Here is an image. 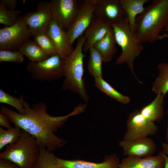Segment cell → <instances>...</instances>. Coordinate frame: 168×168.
I'll list each match as a JSON object with an SVG mask.
<instances>
[{"mask_svg":"<svg viewBox=\"0 0 168 168\" xmlns=\"http://www.w3.org/2000/svg\"><path fill=\"white\" fill-rule=\"evenodd\" d=\"M23 103L24 114L3 106H1L0 111L7 116L15 126L35 138L40 148H44L51 152L62 147L66 143V140L58 137L55 133L70 117L82 113L86 108L85 105L80 104L67 115L54 116L48 114L47 105L43 102L35 103L31 107L24 99Z\"/></svg>","mask_w":168,"mask_h":168,"instance_id":"6da1fadb","label":"cell"},{"mask_svg":"<svg viewBox=\"0 0 168 168\" xmlns=\"http://www.w3.org/2000/svg\"><path fill=\"white\" fill-rule=\"evenodd\" d=\"M134 33L142 43H153L160 31L168 26V0H154L136 18Z\"/></svg>","mask_w":168,"mask_h":168,"instance_id":"7a4b0ae2","label":"cell"},{"mask_svg":"<svg viewBox=\"0 0 168 168\" xmlns=\"http://www.w3.org/2000/svg\"><path fill=\"white\" fill-rule=\"evenodd\" d=\"M86 40L83 34L80 36L77 39L75 49L65 59V79L61 89L62 91L69 90L77 94L86 103L90 98L83 78V58L85 55L82 52Z\"/></svg>","mask_w":168,"mask_h":168,"instance_id":"3957f363","label":"cell"},{"mask_svg":"<svg viewBox=\"0 0 168 168\" xmlns=\"http://www.w3.org/2000/svg\"><path fill=\"white\" fill-rule=\"evenodd\" d=\"M111 25L116 43L122 49L121 53L115 60V63L116 65L126 64L135 79L142 84L135 74L134 62L143 49L142 43L136 39L134 33L130 28L127 18Z\"/></svg>","mask_w":168,"mask_h":168,"instance_id":"277c9868","label":"cell"},{"mask_svg":"<svg viewBox=\"0 0 168 168\" xmlns=\"http://www.w3.org/2000/svg\"><path fill=\"white\" fill-rule=\"evenodd\" d=\"M40 148L35 139L21 130L18 140L7 146L0 154V159L7 160L20 168H32L38 159Z\"/></svg>","mask_w":168,"mask_h":168,"instance_id":"5b68a950","label":"cell"},{"mask_svg":"<svg viewBox=\"0 0 168 168\" xmlns=\"http://www.w3.org/2000/svg\"><path fill=\"white\" fill-rule=\"evenodd\" d=\"M64 61L57 54L40 62H29L27 70L35 80L51 82L64 76Z\"/></svg>","mask_w":168,"mask_h":168,"instance_id":"8992f818","label":"cell"},{"mask_svg":"<svg viewBox=\"0 0 168 168\" xmlns=\"http://www.w3.org/2000/svg\"><path fill=\"white\" fill-rule=\"evenodd\" d=\"M31 36L28 26L20 16L14 25L0 29V50H18Z\"/></svg>","mask_w":168,"mask_h":168,"instance_id":"52a82bcc","label":"cell"},{"mask_svg":"<svg viewBox=\"0 0 168 168\" xmlns=\"http://www.w3.org/2000/svg\"><path fill=\"white\" fill-rule=\"evenodd\" d=\"M84 1L52 0L49 2L52 19L67 31L79 11Z\"/></svg>","mask_w":168,"mask_h":168,"instance_id":"ba28073f","label":"cell"},{"mask_svg":"<svg viewBox=\"0 0 168 168\" xmlns=\"http://www.w3.org/2000/svg\"><path fill=\"white\" fill-rule=\"evenodd\" d=\"M126 128L123 140H133L155 134L158 127L154 122L144 118L140 110L137 109L128 114Z\"/></svg>","mask_w":168,"mask_h":168,"instance_id":"9c48e42d","label":"cell"},{"mask_svg":"<svg viewBox=\"0 0 168 168\" xmlns=\"http://www.w3.org/2000/svg\"><path fill=\"white\" fill-rule=\"evenodd\" d=\"M36 8V11L28 12L22 16L33 36L39 33L45 32L52 18L49 2L41 1L37 5Z\"/></svg>","mask_w":168,"mask_h":168,"instance_id":"30bf717a","label":"cell"},{"mask_svg":"<svg viewBox=\"0 0 168 168\" xmlns=\"http://www.w3.org/2000/svg\"><path fill=\"white\" fill-rule=\"evenodd\" d=\"M96 6L84 0L82 5L67 31L70 44L72 45L76 39L82 35L89 26L93 18Z\"/></svg>","mask_w":168,"mask_h":168,"instance_id":"8fae6325","label":"cell"},{"mask_svg":"<svg viewBox=\"0 0 168 168\" xmlns=\"http://www.w3.org/2000/svg\"><path fill=\"white\" fill-rule=\"evenodd\" d=\"M96 6L93 16L102 17L111 24L127 18L120 0H87Z\"/></svg>","mask_w":168,"mask_h":168,"instance_id":"7c38bea8","label":"cell"},{"mask_svg":"<svg viewBox=\"0 0 168 168\" xmlns=\"http://www.w3.org/2000/svg\"><path fill=\"white\" fill-rule=\"evenodd\" d=\"M119 144L124 155L138 157L152 156L156 148L154 141L147 137L133 140L123 139Z\"/></svg>","mask_w":168,"mask_h":168,"instance_id":"4fadbf2b","label":"cell"},{"mask_svg":"<svg viewBox=\"0 0 168 168\" xmlns=\"http://www.w3.org/2000/svg\"><path fill=\"white\" fill-rule=\"evenodd\" d=\"M111 24L104 18L94 16L89 26L83 33L86 40L82 50L85 52L97 42L103 38L112 28Z\"/></svg>","mask_w":168,"mask_h":168,"instance_id":"5bb4252c","label":"cell"},{"mask_svg":"<svg viewBox=\"0 0 168 168\" xmlns=\"http://www.w3.org/2000/svg\"><path fill=\"white\" fill-rule=\"evenodd\" d=\"M45 32L54 44L58 54L62 58L65 59L73 51L74 49L70 44L67 31L52 18L49 21Z\"/></svg>","mask_w":168,"mask_h":168,"instance_id":"9a60e30c","label":"cell"},{"mask_svg":"<svg viewBox=\"0 0 168 168\" xmlns=\"http://www.w3.org/2000/svg\"><path fill=\"white\" fill-rule=\"evenodd\" d=\"M57 164L60 168H119L120 162L114 154L107 156L100 163L90 162L78 159L69 160L57 157Z\"/></svg>","mask_w":168,"mask_h":168,"instance_id":"2e32d148","label":"cell"},{"mask_svg":"<svg viewBox=\"0 0 168 168\" xmlns=\"http://www.w3.org/2000/svg\"><path fill=\"white\" fill-rule=\"evenodd\" d=\"M165 160L159 152L158 155L144 157L127 156L120 162L119 168H164Z\"/></svg>","mask_w":168,"mask_h":168,"instance_id":"e0dca14e","label":"cell"},{"mask_svg":"<svg viewBox=\"0 0 168 168\" xmlns=\"http://www.w3.org/2000/svg\"><path fill=\"white\" fill-rule=\"evenodd\" d=\"M165 96L159 94L151 103L144 106L140 110L142 115L147 120L154 122H160L164 115V99Z\"/></svg>","mask_w":168,"mask_h":168,"instance_id":"ac0fdd59","label":"cell"},{"mask_svg":"<svg viewBox=\"0 0 168 168\" xmlns=\"http://www.w3.org/2000/svg\"><path fill=\"white\" fill-rule=\"evenodd\" d=\"M114 34L112 27L106 35L101 39L96 42L93 46L101 54L103 62H111L117 51Z\"/></svg>","mask_w":168,"mask_h":168,"instance_id":"d6986e66","label":"cell"},{"mask_svg":"<svg viewBox=\"0 0 168 168\" xmlns=\"http://www.w3.org/2000/svg\"><path fill=\"white\" fill-rule=\"evenodd\" d=\"M122 8L127 18L132 31L135 33L137 16L142 13L145 8L144 5L148 0H120Z\"/></svg>","mask_w":168,"mask_h":168,"instance_id":"ffe728a7","label":"cell"},{"mask_svg":"<svg viewBox=\"0 0 168 168\" xmlns=\"http://www.w3.org/2000/svg\"><path fill=\"white\" fill-rule=\"evenodd\" d=\"M18 50L32 62H40L50 57L34 40L29 39L24 42Z\"/></svg>","mask_w":168,"mask_h":168,"instance_id":"44dd1931","label":"cell"},{"mask_svg":"<svg viewBox=\"0 0 168 168\" xmlns=\"http://www.w3.org/2000/svg\"><path fill=\"white\" fill-rule=\"evenodd\" d=\"M158 74L153 84L152 89L156 94L165 96L168 92V63H162L157 66Z\"/></svg>","mask_w":168,"mask_h":168,"instance_id":"7402d4cb","label":"cell"},{"mask_svg":"<svg viewBox=\"0 0 168 168\" xmlns=\"http://www.w3.org/2000/svg\"><path fill=\"white\" fill-rule=\"evenodd\" d=\"M96 86L100 91L121 104H126L130 101V98L124 95L114 89L103 78L94 77Z\"/></svg>","mask_w":168,"mask_h":168,"instance_id":"603a6c76","label":"cell"},{"mask_svg":"<svg viewBox=\"0 0 168 168\" xmlns=\"http://www.w3.org/2000/svg\"><path fill=\"white\" fill-rule=\"evenodd\" d=\"M89 51L90 58L87 65L89 73L94 78L103 77L102 65L103 61L102 55L93 46L90 49Z\"/></svg>","mask_w":168,"mask_h":168,"instance_id":"cb8c5ba5","label":"cell"},{"mask_svg":"<svg viewBox=\"0 0 168 168\" xmlns=\"http://www.w3.org/2000/svg\"><path fill=\"white\" fill-rule=\"evenodd\" d=\"M32 168H60L57 162V157L44 148H40L37 161Z\"/></svg>","mask_w":168,"mask_h":168,"instance_id":"d4e9b609","label":"cell"},{"mask_svg":"<svg viewBox=\"0 0 168 168\" xmlns=\"http://www.w3.org/2000/svg\"><path fill=\"white\" fill-rule=\"evenodd\" d=\"M19 10L7 9L2 0L0 1V23L4 26H10L18 21L21 13Z\"/></svg>","mask_w":168,"mask_h":168,"instance_id":"484cf974","label":"cell"},{"mask_svg":"<svg viewBox=\"0 0 168 168\" xmlns=\"http://www.w3.org/2000/svg\"><path fill=\"white\" fill-rule=\"evenodd\" d=\"M21 129L15 126L10 129H5L0 127V150L7 145L14 143L19 139Z\"/></svg>","mask_w":168,"mask_h":168,"instance_id":"4316f807","label":"cell"},{"mask_svg":"<svg viewBox=\"0 0 168 168\" xmlns=\"http://www.w3.org/2000/svg\"><path fill=\"white\" fill-rule=\"evenodd\" d=\"M34 37V41L50 57L58 54L54 44L45 32L39 33Z\"/></svg>","mask_w":168,"mask_h":168,"instance_id":"83f0119b","label":"cell"},{"mask_svg":"<svg viewBox=\"0 0 168 168\" xmlns=\"http://www.w3.org/2000/svg\"><path fill=\"white\" fill-rule=\"evenodd\" d=\"M23 97H14L5 92L2 89L0 88V102L8 105L16 109L18 113L21 114H25V110L23 105Z\"/></svg>","mask_w":168,"mask_h":168,"instance_id":"f1b7e54d","label":"cell"},{"mask_svg":"<svg viewBox=\"0 0 168 168\" xmlns=\"http://www.w3.org/2000/svg\"><path fill=\"white\" fill-rule=\"evenodd\" d=\"M24 55L18 50H0V62L21 63L24 60Z\"/></svg>","mask_w":168,"mask_h":168,"instance_id":"f546056e","label":"cell"},{"mask_svg":"<svg viewBox=\"0 0 168 168\" xmlns=\"http://www.w3.org/2000/svg\"><path fill=\"white\" fill-rule=\"evenodd\" d=\"M10 121L7 116L0 111V125L7 129H10L13 127L10 124Z\"/></svg>","mask_w":168,"mask_h":168,"instance_id":"4dcf8cb0","label":"cell"},{"mask_svg":"<svg viewBox=\"0 0 168 168\" xmlns=\"http://www.w3.org/2000/svg\"><path fill=\"white\" fill-rule=\"evenodd\" d=\"M7 160L0 159V168H20L14 163Z\"/></svg>","mask_w":168,"mask_h":168,"instance_id":"1f68e13d","label":"cell"},{"mask_svg":"<svg viewBox=\"0 0 168 168\" xmlns=\"http://www.w3.org/2000/svg\"><path fill=\"white\" fill-rule=\"evenodd\" d=\"M7 9L14 10L17 5L16 0H2Z\"/></svg>","mask_w":168,"mask_h":168,"instance_id":"d6a6232c","label":"cell"},{"mask_svg":"<svg viewBox=\"0 0 168 168\" xmlns=\"http://www.w3.org/2000/svg\"><path fill=\"white\" fill-rule=\"evenodd\" d=\"M161 31H165L167 32V33L164 32L162 35H159L158 37V40H161L166 38H168V26H166Z\"/></svg>","mask_w":168,"mask_h":168,"instance_id":"836d02e7","label":"cell"},{"mask_svg":"<svg viewBox=\"0 0 168 168\" xmlns=\"http://www.w3.org/2000/svg\"><path fill=\"white\" fill-rule=\"evenodd\" d=\"M162 150L161 151L166 155H168V143L163 142L161 144Z\"/></svg>","mask_w":168,"mask_h":168,"instance_id":"e575fe53","label":"cell"},{"mask_svg":"<svg viewBox=\"0 0 168 168\" xmlns=\"http://www.w3.org/2000/svg\"><path fill=\"white\" fill-rule=\"evenodd\" d=\"M163 156L165 160V165L164 168H168V156L162 152L161 151H159Z\"/></svg>","mask_w":168,"mask_h":168,"instance_id":"d590c367","label":"cell"},{"mask_svg":"<svg viewBox=\"0 0 168 168\" xmlns=\"http://www.w3.org/2000/svg\"><path fill=\"white\" fill-rule=\"evenodd\" d=\"M167 116L168 118V121L166 129V139L167 142L168 143V108L167 110Z\"/></svg>","mask_w":168,"mask_h":168,"instance_id":"8d00e7d4","label":"cell"}]
</instances>
